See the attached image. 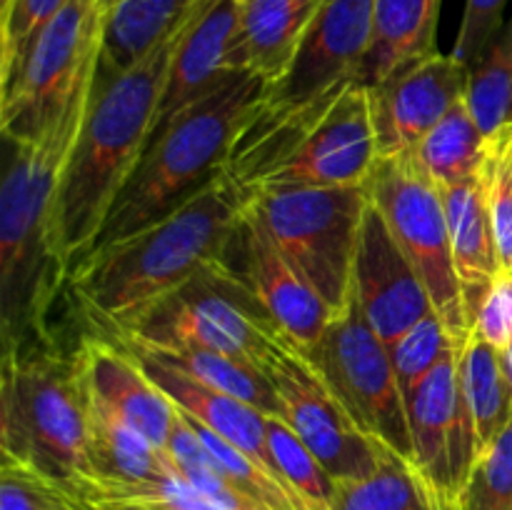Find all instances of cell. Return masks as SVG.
<instances>
[{"label":"cell","mask_w":512,"mask_h":510,"mask_svg":"<svg viewBox=\"0 0 512 510\" xmlns=\"http://www.w3.org/2000/svg\"><path fill=\"white\" fill-rule=\"evenodd\" d=\"M10 5H13V0H0V18H3V15L8 13Z\"/></svg>","instance_id":"cell-41"},{"label":"cell","mask_w":512,"mask_h":510,"mask_svg":"<svg viewBox=\"0 0 512 510\" xmlns=\"http://www.w3.org/2000/svg\"><path fill=\"white\" fill-rule=\"evenodd\" d=\"M465 100L485 138L512 123V15L470 68Z\"/></svg>","instance_id":"cell-30"},{"label":"cell","mask_w":512,"mask_h":510,"mask_svg":"<svg viewBox=\"0 0 512 510\" xmlns=\"http://www.w3.org/2000/svg\"><path fill=\"white\" fill-rule=\"evenodd\" d=\"M368 193L383 213L400 250L418 270L433 308L450 333L458 338L470 335L453 265L443 190L425 173L415 153H405L378 158L368 178Z\"/></svg>","instance_id":"cell-10"},{"label":"cell","mask_w":512,"mask_h":510,"mask_svg":"<svg viewBox=\"0 0 512 510\" xmlns=\"http://www.w3.org/2000/svg\"><path fill=\"white\" fill-rule=\"evenodd\" d=\"M333 510H448L408 458L383 448L380 465L365 478L335 483Z\"/></svg>","instance_id":"cell-28"},{"label":"cell","mask_w":512,"mask_h":510,"mask_svg":"<svg viewBox=\"0 0 512 510\" xmlns=\"http://www.w3.org/2000/svg\"><path fill=\"white\" fill-rule=\"evenodd\" d=\"M375 0H325L290 68L268 85L263 108H308L358 83L373 45Z\"/></svg>","instance_id":"cell-12"},{"label":"cell","mask_w":512,"mask_h":510,"mask_svg":"<svg viewBox=\"0 0 512 510\" xmlns=\"http://www.w3.org/2000/svg\"><path fill=\"white\" fill-rule=\"evenodd\" d=\"M413 465L448 510H455L475 458L473 418L458 380V343L453 353L408 398Z\"/></svg>","instance_id":"cell-13"},{"label":"cell","mask_w":512,"mask_h":510,"mask_svg":"<svg viewBox=\"0 0 512 510\" xmlns=\"http://www.w3.org/2000/svg\"><path fill=\"white\" fill-rule=\"evenodd\" d=\"M368 203V183L338 188L290 185L250 193V210L333 313H340L353 298L355 250Z\"/></svg>","instance_id":"cell-7"},{"label":"cell","mask_w":512,"mask_h":510,"mask_svg":"<svg viewBox=\"0 0 512 510\" xmlns=\"http://www.w3.org/2000/svg\"><path fill=\"white\" fill-rule=\"evenodd\" d=\"M68 0H13L8 13L0 18V88H5L38 30L53 18Z\"/></svg>","instance_id":"cell-36"},{"label":"cell","mask_w":512,"mask_h":510,"mask_svg":"<svg viewBox=\"0 0 512 510\" xmlns=\"http://www.w3.org/2000/svg\"><path fill=\"white\" fill-rule=\"evenodd\" d=\"M323 3L325 0H243V68L273 85L290 68Z\"/></svg>","instance_id":"cell-22"},{"label":"cell","mask_w":512,"mask_h":510,"mask_svg":"<svg viewBox=\"0 0 512 510\" xmlns=\"http://www.w3.org/2000/svg\"><path fill=\"white\" fill-rule=\"evenodd\" d=\"M225 263L248 283L288 338L305 350L318 345L335 313L273 243L250 210V200L225 250Z\"/></svg>","instance_id":"cell-16"},{"label":"cell","mask_w":512,"mask_h":510,"mask_svg":"<svg viewBox=\"0 0 512 510\" xmlns=\"http://www.w3.org/2000/svg\"><path fill=\"white\" fill-rule=\"evenodd\" d=\"M440 5L443 0H375L373 45L358 83L370 88L403 65L438 53Z\"/></svg>","instance_id":"cell-23"},{"label":"cell","mask_w":512,"mask_h":510,"mask_svg":"<svg viewBox=\"0 0 512 510\" xmlns=\"http://www.w3.org/2000/svg\"><path fill=\"white\" fill-rule=\"evenodd\" d=\"M100 333H105V330H100ZM115 338L128 340V343H135L140 345V348L150 350V353L158 355L160 360H165V363L175 365V368H180L183 373H188L190 378L200 380V383L210 385V388L215 390H223V393L233 395V398L243 400V403L253 405V408L263 410V413L275 415V418L280 415L278 393H275L270 378L260 368L245 363V360L230 358V355L215 353V350L200 348V345H150L133 338H123V335H115Z\"/></svg>","instance_id":"cell-27"},{"label":"cell","mask_w":512,"mask_h":510,"mask_svg":"<svg viewBox=\"0 0 512 510\" xmlns=\"http://www.w3.org/2000/svg\"><path fill=\"white\" fill-rule=\"evenodd\" d=\"M470 68L453 53H433L370 85L380 158L413 153L425 135L468 95Z\"/></svg>","instance_id":"cell-14"},{"label":"cell","mask_w":512,"mask_h":510,"mask_svg":"<svg viewBox=\"0 0 512 510\" xmlns=\"http://www.w3.org/2000/svg\"><path fill=\"white\" fill-rule=\"evenodd\" d=\"M485 135L475 123L468 100H460L413 150L425 173L440 190L478 175L485 153Z\"/></svg>","instance_id":"cell-29"},{"label":"cell","mask_w":512,"mask_h":510,"mask_svg":"<svg viewBox=\"0 0 512 510\" xmlns=\"http://www.w3.org/2000/svg\"><path fill=\"white\" fill-rule=\"evenodd\" d=\"M100 50L80 75L53 123L30 140H15L0 185V343L3 348L48 328L55 295L68 270L53 245V215L65 165L83 130L98 80Z\"/></svg>","instance_id":"cell-1"},{"label":"cell","mask_w":512,"mask_h":510,"mask_svg":"<svg viewBox=\"0 0 512 510\" xmlns=\"http://www.w3.org/2000/svg\"><path fill=\"white\" fill-rule=\"evenodd\" d=\"M508 0H465L463 23L455 38L453 55L473 68L505 25Z\"/></svg>","instance_id":"cell-37"},{"label":"cell","mask_w":512,"mask_h":510,"mask_svg":"<svg viewBox=\"0 0 512 510\" xmlns=\"http://www.w3.org/2000/svg\"><path fill=\"white\" fill-rule=\"evenodd\" d=\"M265 90L268 83L260 75L240 70L175 115L148 143L115 198L95 248L158 223L205 188L225 168L240 125L265 98Z\"/></svg>","instance_id":"cell-4"},{"label":"cell","mask_w":512,"mask_h":510,"mask_svg":"<svg viewBox=\"0 0 512 510\" xmlns=\"http://www.w3.org/2000/svg\"><path fill=\"white\" fill-rule=\"evenodd\" d=\"M305 353L360 430L413 463L408 400L388 345L360 313L355 295L335 313L318 345Z\"/></svg>","instance_id":"cell-9"},{"label":"cell","mask_w":512,"mask_h":510,"mask_svg":"<svg viewBox=\"0 0 512 510\" xmlns=\"http://www.w3.org/2000/svg\"><path fill=\"white\" fill-rule=\"evenodd\" d=\"M183 25L123 73L105 83L95 80L53 215L55 253L68 273L95 248L115 198L145 155Z\"/></svg>","instance_id":"cell-3"},{"label":"cell","mask_w":512,"mask_h":510,"mask_svg":"<svg viewBox=\"0 0 512 510\" xmlns=\"http://www.w3.org/2000/svg\"><path fill=\"white\" fill-rule=\"evenodd\" d=\"M118 3H120V0H100V5L105 8V13H108V10L113 8V5H118Z\"/></svg>","instance_id":"cell-42"},{"label":"cell","mask_w":512,"mask_h":510,"mask_svg":"<svg viewBox=\"0 0 512 510\" xmlns=\"http://www.w3.org/2000/svg\"><path fill=\"white\" fill-rule=\"evenodd\" d=\"M443 200L445 213H448L455 275H458L460 298H463L465 325L468 330H473L480 305H483L495 275L503 268L480 175L443 188Z\"/></svg>","instance_id":"cell-21"},{"label":"cell","mask_w":512,"mask_h":510,"mask_svg":"<svg viewBox=\"0 0 512 510\" xmlns=\"http://www.w3.org/2000/svg\"><path fill=\"white\" fill-rule=\"evenodd\" d=\"M265 375L278 393V418L308 445L335 483L365 478L378 468L385 445L360 430L308 353L283 330L270 343Z\"/></svg>","instance_id":"cell-11"},{"label":"cell","mask_w":512,"mask_h":510,"mask_svg":"<svg viewBox=\"0 0 512 510\" xmlns=\"http://www.w3.org/2000/svg\"><path fill=\"white\" fill-rule=\"evenodd\" d=\"M268 443L285 483L308 510H333L335 478L280 418L268 415Z\"/></svg>","instance_id":"cell-31"},{"label":"cell","mask_w":512,"mask_h":510,"mask_svg":"<svg viewBox=\"0 0 512 510\" xmlns=\"http://www.w3.org/2000/svg\"><path fill=\"white\" fill-rule=\"evenodd\" d=\"M500 355H503V365H505V375H508V383H510V393H512V343L505 345L503 350H500Z\"/></svg>","instance_id":"cell-40"},{"label":"cell","mask_w":512,"mask_h":510,"mask_svg":"<svg viewBox=\"0 0 512 510\" xmlns=\"http://www.w3.org/2000/svg\"><path fill=\"white\" fill-rule=\"evenodd\" d=\"M88 478L155 483L173 475L168 453L88 400Z\"/></svg>","instance_id":"cell-25"},{"label":"cell","mask_w":512,"mask_h":510,"mask_svg":"<svg viewBox=\"0 0 512 510\" xmlns=\"http://www.w3.org/2000/svg\"><path fill=\"white\" fill-rule=\"evenodd\" d=\"M353 295L360 313L385 345H393L433 308L418 270L400 250L383 213L370 200L360 225L353 265Z\"/></svg>","instance_id":"cell-17"},{"label":"cell","mask_w":512,"mask_h":510,"mask_svg":"<svg viewBox=\"0 0 512 510\" xmlns=\"http://www.w3.org/2000/svg\"><path fill=\"white\" fill-rule=\"evenodd\" d=\"M100 0H68L38 30L0 88V130L5 140H30L65 108L80 75L103 45Z\"/></svg>","instance_id":"cell-8"},{"label":"cell","mask_w":512,"mask_h":510,"mask_svg":"<svg viewBox=\"0 0 512 510\" xmlns=\"http://www.w3.org/2000/svg\"><path fill=\"white\" fill-rule=\"evenodd\" d=\"M470 333L503 350L512 343V270L500 268Z\"/></svg>","instance_id":"cell-38"},{"label":"cell","mask_w":512,"mask_h":510,"mask_svg":"<svg viewBox=\"0 0 512 510\" xmlns=\"http://www.w3.org/2000/svg\"><path fill=\"white\" fill-rule=\"evenodd\" d=\"M478 175L485 190L500 265L512 270V123L485 140Z\"/></svg>","instance_id":"cell-32"},{"label":"cell","mask_w":512,"mask_h":510,"mask_svg":"<svg viewBox=\"0 0 512 510\" xmlns=\"http://www.w3.org/2000/svg\"><path fill=\"white\" fill-rule=\"evenodd\" d=\"M458 380L480 455L512 420V393L500 348L473 333L458 338Z\"/></svg>","instance_id":"cell-26"},{"label":"cell","mask_w":512,"mask_h":510,"mask_svg":"<svg viewBox=\"0 0 512 510\" xmlns=\"http://www.w3.org/2000/svg\"><path fill=\"white\" fill-rule=\"evenodd\" d=\"M150 345H200L245 360L265 373L280 325L243 278L218 260L178 290L155 300L120 325H90Z\"/></svg>","instance_id":"cell-6"},{"label":"cell","mask_w":512,"mask_h":510,"mask_svg":"<svg viewBox=\"0 0 512 510\" xmlns=\"http://www.w3.org/2000/svg\"><path fill=\"white\" fill-rule=\"evenodd\" d=\"M0 453L70 488L88 478V395L48 328L0 355Z\"/></svg>","instance_id":"cell-5"},{"label":"cell","mask_w":512,"mask_h":510,"mask_svg":"<svg viewBox=\"0 0 512 510\" xmlns=\"http://www.w3.org/2000/svg\"><path fill=\"white\" fill-rule=\"evenodd\" d=\"M455 510H512V420L475 458Z\"/></svg>","instance_id":"cell-34"},{"label":"cell","mask_w":512,"mask_h":510,"mask_svg":"<svg viewBox=\"0 0 512 510\" xmlns=\"http://www.w3.org/2000/svg\"><path fill=\"white\" fill-rule=\"evenodd\" d=\"M75 360L90 403L138 430L155 448H168L178 408L123 345L90 328L75 343Z\"/></svg>","instance_id":"cell-19"},{"label":"cell","mask_w":512,"mask_h":510,"mask_svg":"<svg viewBox=\"0 0 512 510\" xmlns=\"http://www.w3.org/2000/svg\"><path fill=\"white\" fill-rule=\"evenodd\" d=\"M198 3L200 0H120L113 5L103 23L98 83L143 60L183 25Z\"/></svg>","instance_id":"cell-24"},{"label":"cell","mask_w":512,"mask_h":510,"mask_svg":"<svg viewBox=\"0 0 512 510\" xmlns=\"http://www.w3.org/2000/svg\"><path fill=\"white\" fill-rule=\"evenodd\" d=\"M83 510H85V508H83Z\"/></svg>","instance_id":"cell-43"},{"label":"cell","mask_w":512,"mask_h":510,"mask_svg":"<svg viewBox=\"0 0 512 510\" xmlns=\"http://www.w3.org/2000/svg\"><path fill=\"white\" fill-rule=\"evenodd\" d=\"M0 510H83L73 493L33 465L5 458L0 465Z\"/></svg>","instance_id":"cell-35"},{"label":"cell","mask_w":512,"mask_h":510,"mask_svg":"<svg viewBox=\"0 0 512 510\" xmlns=\"http://www.w3.org/2000/svg\"><path fill=\"white\" fill-rule=\"evenodd\" d=\"M380 158L368 88L353 83L260 188L365 185ZM258 190V188H255Z\"/></svg>","instance_id":"cell-15"},{"label":"cell","mask_w":512,"mask_h":510,"mask_svg":"<svg viewBox=\"0 0 512 510\" xmlns=\"http://www.w3.org/2000/svg\"><path fill=\"white\" fill-rule=\"evenodd\" d=\"M240 23L243 0H200L190 13L170 60L150 140L228 75L245 70L240 58Z\"/></svg>","instance_id":"cell-18"},{"label":"cell","mask_w":512,"mask_h":510,"mask_svg":"<svg viewBox=\"0 0 512 510\" xmlns=\"http://www.w3.org/2000/svg\"><path fill=\"white\" fill-rule=\"evenodd\" d=\"M248 200L220 170L158 223L90 250L68 273L80 313L90 325H120L223 260Z\"/></svg>","instance_id":"cell-2"},{"label":"cell","mask_w":512,"mask_h":510,"mask_svg":"<svg viewBox=\"0 0 512 510\" xmlns=\"http://www.w3.org/2000/svg\"><path fill=\"white\" fill-rule=\"evenodd\" d=\"M85 510H175L168 505H155V503H138V505H83Z\"/></svg>","instance_id":"cell-39"},{"label":"cell","mask_w":512,"mask_h":510,"mask_svg":"<svg viewBox=\"0 0 512 510\" xmlns=\"http://www.w3.org/2000/svg\"><path fill=\"white\" fill-rule=\"evenodd\" d=\"M455 343H458V335L450 333L438 310H430L423 320H418L408 333H403L390 345V358H393L405 400L453 353Z\"/></svg>","instance_id":"cell-33"},{"label":"cell","mask_w":512,"mask_h":510,"mask_svg":"<svg viewBox=\"0 0 512 510\" xmlns=\"http://www.w3.org/2000/svg\"><path fill=\"white\" fill-rule=\"evenodd\" d=\"M108 338H113L115 343L123 345V348L138 360V365L145 370V375L173 400L175 408L188 413L190 418L198 420L203 428L213 430L215 435L228 440V443L235 445L238 450H243V453L250 455L255 463H260L263 468L280 475L268 443V413L243 403V400L233 398V395L223 393V390H215L210 388V385L200 383V380L190 378L188 373H183V370L175 368V365L165 363V360H160L158 355L140 348V345L120 340L115 338V335H108ZM280 478H283V475H280Z\"/></svg>","instance_id":"cell-20"}]
</instances>
